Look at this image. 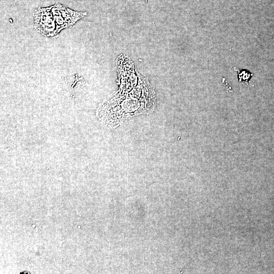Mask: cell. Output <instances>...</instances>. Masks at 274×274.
<instances>
[{
	"mask_svg": "<svg viewBox=\"0 0 274 274\" xmlns=\"http://www.w3.org/2000/svg\"><path fill=\"white\" fill-rule=\"evenodd\" d=\"M85 15V13L74 11L58 4L38 8L33 15L34 28L43 35L52 37L71 26Z\"/></svg>",
	"mask_w": 274,
	"mask_h": 274,
	"instance_id": "6da1fadb",
	"label": "cell"
},
{
	"mask_svg": "<svg viewBox=\"0 0 274 274\" xmlns=\"http://www.w3.org/2000/svg\"><path fill=\"white\" fill-rule=\"evenodd\" d=\"M222 83L224 84V88L226 90L227 92H232V89L231 87L229 85V84L227 83H225V79L223 78V80L222 79Z\"/></svg>",
	"mask_w": 274,
	"mask_h": 274,
	"instance_id": "3957f363",
	"label": "cell"
},
{
	"mask_svg": "<svg viewBox=\"0 0 274 274\" xmlns=\"http://www.w3.org/2000/svg\"><path fill=\"white\" fill-rule=\"evenodd\" d=\"M234 69L237 73L238 81L239 82H244L246 83H248L252 74L246 70H237L235 68H234Z\"/></svg>",
	"mask_w": 274,
	"mask_h": 274,
	"instance_id": "7a4b0ae2",
	"label": "cell"
}]
</instances>
